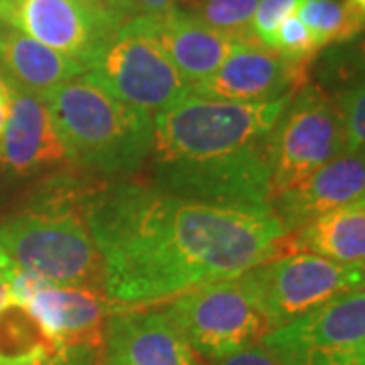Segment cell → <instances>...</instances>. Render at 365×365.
<instances>
[{"mask_svg":"<svg viewBox=\"0 0 365 365\" xmlns=\"http://www.w3.org/2000/svg\"><path fill=\"white\" fill-rule=\"evenodd\" d=\"M86 222L112 311L150 309L248 272L280 256L288 234L270 211L211 205L143 182L98 185Z\"/></svg>","mask_w":365,"mask_h":365,"instance_id":"cell-1","label":"cell"},{"mask_svg":"<svg viewBox=\"0 0 365 365\" xmlns=\"http://www.w3.org/2000/svg\"><path fill=\"white\" fill-rule=\"evenodd\" d=\"M290 98L225 102L187 93L153 118L155 173L209 167L260 148Z\"/></svg>","mask_w":365,"mask_h":365,"instance_id":"cell-2","label":"cell"},{"mask_svg":"<svg viewBox=\"0 0 365 365\" xmlns=\"http://www.w3.org/2000/svg\"><path fill=\"white\" fill-rule=\"evenodd\" d=\"M69 163L98 175H126L153 150V118L116 100L83 71L45 98Z\"/></svg>","mask_w":365,"mask_h":365,"instance_id":"cell-3","label":"cell"},{"mask_svg":"<svg viewBox=\"0 0 365 365\" xmlns=\"http://www.w3.org/2000/svg\"><path fill=\"white\" fill-rule=\"evenodd\" d=\"M91 191L66 182L0 223V248L11 264L41 274L55 287L102 290V256L86 222Z\"/></svg>","mask_w":365,"mask_h":365,"instance_id":"cell-4","label":"cell"},{"mask_svg":"<svg viewBox=\"0 0 365 365\" xmlns=\"http://www.w3.org/2000/svg\"><path fill=\"white\" fill-rule=\"evenodd\" d=\"M165 311L201 361L244 351L272 331L244 274L189 290Z\"/></svg>","mask_w":365,"mask_h":365,"instance_id":"cell-5","label":"cell"},{"mask_svg":"<svg viewBox=\"0 0 365 365\" xmlns=\"http://www.w3.org/2000/svg\"><path fill=\"white\" fill-rule=\"evenodd\" d=\"M86 73L116 100L150 118L191 91L148 33L143 16H132L120 26Z\"/></svg>","mask_w":365,"mask_h":365,"instance_id":"cell-6","label":"cell"},{"mask_svg":"<svg viewBox=\"0 0 365 365\" xmlns=\"http://www.w3.org/2000/svg\"><path fill=\"white\" fill-rule=\"evenodd\" d=\"M128 19V0H21L0 16V25L13 26L88 71Z\"/></svg>","mask_w":365,"mask_h":365,"instance_id":"cell-7","label":"cell"},{"mask_svg":"<svg viewBox=\"0 0 365 365\" xmlns=\"http://www.w3.org/2000/svg\"><path fill=\"white\" fill-rule=\"evenodd\" d=\"M341 155L345 138L331 96L319 86H302L268 136L270 193L274 197Z\"/></svg>","mask_w":365,"mask_h":365,"instance_id":"cell-8","label":"cell"},{"mask_svg":"<svg viewBox=\"0 0 365 365\" xmlns=\"http://www.w3.org/2000/svg\"><path fill=\"white\" fill-rule=\"evenodd\" d=\"M364 264H339L314 254H282L250 268L244 276L272 329L364 288Z\"/></svg>","mask_w":365,"mask_h":365,"instance_id":"cell-9","label":"cell"},{"mask_svg":"<svg viewBox=\"0 0 365 365\" xmlns=\"http://www.w3.org/2000/svg\"><path fill=\"white\" fill-rule=\"evenodd\" d=\"M282 365H365V292L329 300L260 341Z\"/></svg>","mask_w":365,"mask_h":365,"instance_id":"cell-10","label":"cell"},{"mask_svg":"<svg viewBox=\"0 0 365 365\" xmlns=\"http://www.w3.org/2000/svg\"><path fill=\"white\" fill-rule=\"evenodd\" d=\"M309 66L290 61L272 47L246 37L235 41L222 67L195 83L189 93L225 102H272L307 86Z\"/></svg>","mask_w":365,"mask_h":365,"instance_id":"cell-11","label":"cell"},{"mask_svg":"<svg viewBox=\"0 0 365 365\" xmlns=\"http://www.w3.org/2000/svg\"><path fill=\"white\" fill-rule=\"evenodd\" d=\"M102 345L116 365H203L167 311L155 307L112 311Z\"/></svg>","mask_w":365,"mask_h":365,"instance_id":"cell-12","label":"cell"},{"mask_svg":"<svg viewBox=\"0 0 365 365\" xmlns=\"http://www.w3.org/2000/svg\"><path fill=\"white\" fill-rule=\"evenodd\" d=\"M21 311L35 323L45 345L57 351L76 345L102 347L112 307L100 288L51 284L39 290Z\"/></svg>","mask_w":365,"mask_h":365,"instance_id":"cell-13","label":"cell"},{"mask_svg":"<svg viewBox=\"0 0 365 365\" xmlns=\"http://www.w3.org/2000/svg\"><path fill=\"white\" fill-rule=\"evenodd\" d=\"M365 197L364 155H341L270 199L276 220L292 232L331 209Z\"/></svg>","mask_w":365,"mask_h":365,"instance_id":"cell-14","label":"cell"},{"mask_svg":"<svg viewBox=\"0 0 365 365\" xmlns=\"http://www.w3.org/2000/svg\"><path fill=\"white\" fill-rule=\"evenodd\" d=\"M9 83V81H6ZM11 104L0 134V163L16 175L63 167L69 163L45 100L9 83Z\"/></svg>","mask_w":365,"mask_h":365,"instance_id":"cell-15","label":"cell"},{"mask_svg":"<svg viewBox=\"0 0 365 365\" xmlns=\"http://www.w3.org/2000/svg\"><path fill=\"white\" fill-rule=\"evenodd\" d=\"M143 21L153 39L191 88L222 67L237 41L232 35L203 25L179 6L157 19L143 16Z\"/></svg>","mask_w":365,"mask_h":365,"instance_id":"cell-16","label":"cell"},{"mask_svg":"<svg viewBox=\"0 0 365 365\" xmlns=\"http://www.w3.org/2000/svg\"><path fill=\"white\" fill-rule=\"evenodd\" d=\"M307 252L339 264L365 262V197L331 209L282 240V254Z\"/></svg>","mask_w":365,"mask_h":365,"instance_id":"cell-17","label":"cell"},{"mask_svg":"<svg viewBox=\"0 0 365 365\" xmlns=\"http://www.w3.org/2000/svg\"><path fill=\"white\" fill-rule=\"evenodd\" d=\"M83 71L73 59L13 26L0 25V76L9 83L45 100L55 88Z\"/></svg>","mask_w":365,"mask_h":365,"instance_id":"cell-18","label":"cell"},{"mask_svg":"<svg viewBox=\"0 0 365 365\" xmlns=\"http://www.w3.org/2000/svg\"><path fill=\"white\" fill-rule=\"evenodd\" d=\"M297 16L309 26L321 49L355 39L364 31L365 21V16L351 13L343 0H302Z\"/></svg>","mask_w":365,"mask_h":365,"instance_id":"cell-19","label":"cell"},{"mask_svg":"<svg viewBox=\"0 0 365 365\" xmlns=\"http://www.w3.org/2000/svg\"><path fill=\"white\" fill-rule=\"evenodd\" d=\"M258 0H179L177 6L197 21L235 39L250 37V23Z\"/></svg>","mask_w":365,"mask_h":365,"instance_id":"cell-20","label":"cell"},{"mask_svg":"<svg viewBox=\"0 0 365 365\" xmlns=\"http://www.w3.org/2000/svg\"><path fill=\"white\" fill-rule=\"evenodd\" d=\"M337 110L343 138H345V155H364L365 144V90L364 79L345 86L333 98Z\"/></svg>","mask_w":365,"mask_h":365,"instance_id":"cell-21","label":"cell"},{"mask_svg":"<svg viewBox=\"0 0 365 365\" xmlns=\"http://www.w3.org/2000/svg\"><path fill=\"white\" fill-rule=\"evenodd\" d=\"M272 49L284 55L290 61H299V63H311L314 55L321 51L314 35L297 14L284 19L276 29L272 37Z\"/></svg>","mask_w":365,"mask_h":365,"instance_id":"cell-22","label":"cell"},{"mask_svg":"<svg viewBox=\"0 0 365 365\" xmlns=\"http://www.w3.org/2000/svg\"><path fill=\"white\" fill-rule=\"evenodd\" d=\"M302 0H258L250 23V37L266 47H272V37L280 23L297 14Z\"/></svg>","mask_w":365,"mask_h":365,"instance_id":"cell-23","label":"cell"},{"mask_svg":"<svg viewBox=\"0 0 365 365\" xmlns=\"http://www.w3.org/2000/svg\"><path fill=\"white\" fill-rule=\"evenodd\" d=\"M9 288H11V297L16 309H23L29 300L33 299L39 290L51 287V282L47 278H43L41 274L33 272V270H25V268H16L11 266L9 270Z\"/></svg>","mask_w":365,"mask_h":365,"instance_id":"cell-24","label":"cell"},{"mask_svg":"<svg viewBox=\"0 0 365 365\" xmlns=\"http://www.w3.org/2000/svg\"><path fill=\"white\" fill-rule=\"evenodd\" d=\"M102 347H88V345H76L51 351L39 365H93Z\"/></svg>","mask_w":365,"mask_h":365,"instance_id":"cell-25","label":"cell"},{"mask_svg":"<svg viewBox=\"0 0 365 365\" xmlns=\"http://www.w3.org/2000/svg\"><path fill=\"white\" fill-rule=\"evenodd\" d=\"M215 365H282V361L268 351L262 343H256L244 351H237L230 357H223Z\"/></svg>","mask_w":365,"mask_h":365,"instance_id":"cell-26","label":"cell"},{"mask_svg":"<svg viewBox=\"0 0 365 365\" xmlns=\"http://www.w3.org/2000/svg\"><path fill=\"white\" fill-rule=\"evenodd\" d=\"M132 16H150L157 19L170 13L177 6V0H128Z\"/></svg>","mask_w":365,"mask_h":365,"instance_id":"cell-27","label":"cell"},{"mask_svg":"<svg viewBox=\"0 0 365 365\" xmlns=\"http://www.w3.org/2000/svg\"><path fill=\"white\" fill-rule=\"evenodd\" d=\"M51 349L47 345H41L37 349L21 353V355H9V353L0 351V365H39Z\"/></svg>","mask_w":365,"mask_h":365,"instance_id":"cell-28","label":"cell"},{"mask_svg":"<svg viewBox=\"0 0 365 365\" xmlns=\"http://www.w3.org/2000/svg\"><path fill=\"white\" fill-rule=\"evenodd\" d=\"M6 270H0V314L11 311L14 307L13 297H11V288H9V274H6Z\"/></svg>","mask_w":365,"mask_h":365,"instance_id":"cell-29","label":"cell"},{"mask_svg":"<svg viewBox=\"0 0 365 365\" xmlns=\"http://www.w3.org/2000/svg\"><path fill=\"white\" fill-rule=\"evenodd\" d=\"M9 104H11V90H9L6 79L0 76V134L4 128L6 116H9Z\"/></svg>","mask_w":365,"mask_h":365,"instance_id":"cell-30","label":"cell"},{"mask_svg":"<svg viewBox=\"0 0 365 365\" xmlns=\"http://www.w3.org/2000/svg\"><path fill=\"white\" fill-rule=\"evenodd\" d=\"M19 2H21V0H0V16L4 13H9L14 4H19Z\"/></svg>","mask_w":365,"mask_h":365,"instance_id":"cell-31","label":"cell"},{"mask_svg":"<svg viewBox=\"0 0 365 365\" xmlns=\"http://www.w3.org/2000/svg\"><path fill=\"white\" fill-rule=\"evenodd\" d=\"M13 264H11V260L6 258V254H4V250L0 248V270H6V268H11Z\"/></svg>","mask_w":365,"mask_h":365,"instance_id":"cell-32","label":"cell"},{"mask_svg":"<svg viewBox=\"0 0 365 365\" xmlns=\"http://www.w3.org/2000/svg\"><path fill=\"white\" fill-rule=\"evenodd\" d=\"M93 365H116V364H114V361H110V359L106 357L104 353L100 351V355H98V359H96V364H93Z\"/></svg>","mask_w":365,"mask_h":365,"instance_id":"cell-33","label":"cell"},{"mask_svg":"<svg viewBox=\"0 0 365 365\" xmlns=\"http://www.w3.org/2000/svg\"><path fill=\"white\" fill-rule=\"evenodd\" d=\"M0 165H2V163H0Z\"/></svg>","mask_w":365,"mask_h":365,"instance_id":"cell-34","label":"cell"},{"mask_svg":"<svg viewBox=\"0 0 365 365\" xmlns=\"http://www.w3.org/2000/svg\"><path fill=\"white\" fill-rule=\"evenodd\" d=\"M177 2H179V0H177Z\"/></svg>","mask_w":365,"mask_h":365,"instance_id":"cell-35","label":"cell"}]
</instances>
